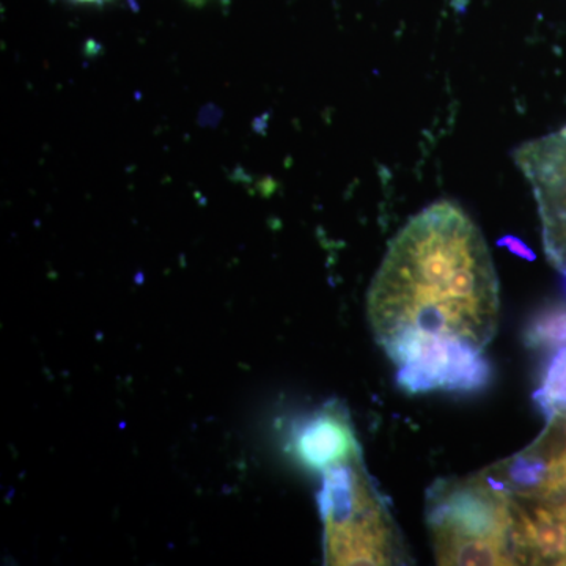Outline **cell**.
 Returning <instances> with one entry per match:
<instances>
[{
    "mask_svg": "<svg viewBox=\"0 0 566 566\" xmlns=\"http://www.w3.org/2000/svg\"><path fill=\"white\" fill-rule=\"evenodd\" d=\"M534 400L546 420L566 415V346L554 352L546 364Z\"/></svg>",
    "mask_w": 566,
    "mask_h": 566,
    "instance_id": "cell-8",
    "label": "cell"
},
{
    "mask_svg": "<svg viewBox=\"0 0 566 566\" xmlns=\"http://www.w3.org/2000/svg\"><path fill=\"white\" fill-rule=\"evenodd\" d=\"M524 344L536 352H557L566 346V304H549L524 327Z\"/></svg>",
    "mask_w": 566,
    "mask_h": 566,
    "instance_id": "cell-7",
    "label": "cell"
},
{
    "mask_svg": "<svg viewBox=\"0 0 566 566\" xmlns=\"http://www.w3.org/2000/svg\"><path fill=\"white\" fill-rule=\"evenodd\" d=\"M290 447L304 468L319 474L363 458L352 417L338 401L324 405L296 423Z\"/></svg>",
    "mask_w": 566,
    "mask_h": 566,
    "instance_id": "cell-6",
    "label": "cell"
},
{
    "mask_svg": "<svg viewBox=\"0 0 566 566\" xmlns=\"http://www.w3.org/2000/svg\"><path fill=\"white\" fill-rule=\"evenodd\" d=\"M515 159L534 189L546 255L558 271L566 268V134L556 133L521 145Z\"/></svg>",
    "mask_w": 566,
    "mask_h": 566,
    "instance_id": "cell-4",
    "label": "cell"
},
{
    "mask_svg": "<svg viewBox=\"0 0 566 566\" xmlns=\"http://www.w3.org/2000/svg\"><path fill=\"white\" fill-rule=\"evenodd\" d=\"M562 133L566 134V126H565V128H564V129H562Z\"/></svg>",
    "mask_w": 566,
    "mask_h": 566,
    "instance_id": "cell-13",
    "label": "cell"
},
{
    "mask_svg": "<svg viewBox=\"0 0 566 566\" xmlns=\"http://www.w3.org/2000/svg\"><path fill=\"white\" fill-rule=\"evenodd\" d=\"M318 504L327 565L409 564L400 528L363 458L323 472Z\"/></svg>",
    "mask_w": 566,
    "mask_h": 566,
    "instance_id": "cell-3",
    "label": "cell"
},
{
    "mask_svg": "<svg viewBox=\"0 0 566 566\" xmlns=\"http://www.w3.org/2000/svg\"><path fill=\"white\" fill-rule=\"evenodd\" d=\"M367 312L405 392L474 394L490 385L497 275L482 232L458 205H430L394 238Z\"/></svg>",
    "mask_w": 566,
    "mask_h": 566,
    "instance_id": "cell-1",
    "label": "cell"
},
{
    "mask_svg": "<svg viewBox=\"0 0 566 566\" xmlns=\"http://www.w3.org/2000/svg\"><path fill=\"white\" fill-rule=\"evenodd\" d=\"M424 521L439 565H517L510 497L482 472L436 480Z\"/></svg>",
    "mask_w": 566,
    "mask_h": 566,
    "instance_id": "cell-2",
    "label": "cell"
},
{
    "mask_svg": "<svg viewBox=\"0 0 566 566\" xmlns=\"http://www.w3.org/2000/svg\"><path fill=\"white\" fill-rule=\"evenodd\" d=\"M553 499H556V501L558 502V504H560L562 510H564L565 515H566V495H560V497H553Z\"/></svg>",
    "mask_w": 566,
    "mask_h": 566,
    "instance_id": "cell-10",
    "label": "cell"
},
{
    "mask_svg": "<svg viewBox=\"0 0 566 566\" xmlns=\"http://www.w3.org/2000/svg\"><path fill=\"white\" fill-rule=\"evenodd\" d=\"M502 244H505L510 251L517 253V255L524 256V259H534V253L528 251L526 245L521 243V241L515 240V238H505V240L502 241Z\"/></svg>",
    "mask_w": 566,
    "mask_h": 566,
    "instance_id": "cell-9",
    "label": "cell"
},
{
    "mask_svg": "<svg viewBox=\"0 0 566 566\" xmlns=\"http://www.w3.org/2000/svg\"><path fill=\"white\" fill-rule=\"evenodd\" d=\"M76 2L99 3V2H104V0H76Z\"/></svg>",
    "mask_w": 566,
    "mask_h": 566,
    "instance_id": "cell-11",
    "label": "cell"
},
{
    "mask_svg": "<svg viewBox=\"0 0 566 566\" xmlns=\"http://www.w3.org/2000/svg\"><path fill=\"white\" fill-rule=\"evenodd\" d=\"M562 274H564V277H565V283H566V268L564 271H560Z\"/></svg>",
    "mask_w": 566,
    "mask_h": 566,
    "instance_id": "cell-12",
    "label": "cell"
},
{
    "mask_svg": "<svg viewBox=\"0 0 566 566\" xmlns=\"http://www.w3.org/2000/svg\"><path fill=\"white\" fill-rule=\"evenodd\" d=\"M482 474L510 497L566 495V415L547 419L545 430L531 446L490 465Z\"/></svg>",
    "mask_w": 566,
    "mask_h": 566,
    "instance_id": "cell-5",
    "label": "cell"
}]
</instances>
